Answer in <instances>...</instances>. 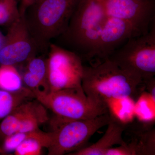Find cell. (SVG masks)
<instances>
[{
  "instance_id": "1",
  "label": "cell",
  "mask_w": 155,
  "mask_h": 155,
  "mask_svg": "<svg viewBox=\"0 0 155 155\" xmlns=\"http://www.w3.org/2000/svg\"><path fill=\"white\" fill-rule=\"evenodd\" d=\"M110 17L103 0H78L67 30L58 38L83 63L95 66L101 38Z\"/></svg>"
},
{
  "instance_id": "2",
  "label": "cell",
  "mask_w": 155,
  "mask_h": 155,
  "mask_svg": "<svg viewBox=\"0 0 155 155\" xmlns=\"http://www.w3.org/2000/svg\"><path fill=\"white\" fill-rule=\"evenodd\" d=\"M82 87L87 96L108 103L112 99H136L145 90V84L108 59L96 66L84 65Z\"/></svg>"
},
{
  "instance_id": "3",
  "label": "cell",
  "mask_w": 155,
  "mask_h": 155,
  "mask_svg": "<svg viewBox=\"0 0 155 155\" xmlns=\"http://www.w3.org/2000/svg\"><path fill=\"white\" fill-rule=\"evenodd\" d=\"M78 0H41L27 9L25 22L41 50H47L51 41L64 34Z\"/></svg>"
},
{
  "instance_id": "4",
  "label": "cell",
  "mask_w": 155,
  "mask_h": 155,
  "mask_svg": "<svg viewBox=\"0 0 155 155\" xmlns=\"http://www.w3.org/2000/svg\"><path fill=\"white\" fill-rule=\"evenodd\" d=\"M111 115L110 112L92 119L69 121L54 116L48 155H69L85 147L95 132L109 124Z\"/></svg>"
},
{
  "instance_id": "5",
  "label": "cell",
  "mask_w": 155,
  "mask_h": 155,
  "mask_svg": "<svg viewBox=\"0 0 155 155\" xmlns=\"http://www.w3.org/2000/svg\"><path fill=\"white\" fill-rule=\"evenodd\" d=\"M36 99L54 116L64 120L92 119L110 112L107 103L87 96L82 88L50 92L39 95Z\"/></svg>"
},
{
  "instance_id": "6",
  "label": "cell",
  "mask_w": 155,
  "mask_h": 155,
  "mask_svg": "<svg viewBox=\"0 0 155 155\" xmlns=\"http://www.w3.org/2000/svg\"><path fill=\"white\" fill-rule=\"evenodd\" d=\"M108 59L144 82L155 77V24L147 33L130 38Z\"/></svg>"
},
{
  "instance_id": "7",
  "label": "cell",
  "mask_w": 155,
  "mask_h": 155,
  "mask_svg": "<svg viewBox=\"0 0 155 155\" xmlns=\"http://www.w3.org/2000/svg\"><path fill=\"white\" fill-rule=\"evenodd\" d=\"M48 49L46 61L50 92L82 88L84 65L80 57L56 44L51 43Z\"/></svg>"
},
{
  "instance_id": "8",
  "label": "cell",
  "mask_w": 155,
  "mask_h": 155,
  "mask_svg": "<svg viewBox=\"0 0 155 155\" xmlns=\"http://www.w3.org/2000/svg\"><path fill=\"white\" fill-rule=\"evenodd\" d=\"M40 48L31 36L24 16L8 27L0 48V65L17 64L26 62L36 56Z\"/></svg>"
},
{
  "instance_id": "9",
  "label": "cell",
  "mask_w": 155,
  "mask_h": 155,
  "mask_svg": "<svg viewBox=\"0 0 155 155\" xmlns=\"http://www.w3.org/2000/svg\"><path fill=\"white\" fill-rule=\"evenodd\" d=\"M110 17L128 23L140 35L155 24V0H103Z\"/></svg>"
},
{
  "instance_id": "10",
  "label": "cell",
  "mask_w": 155,
  "mask_h": 155,
  "mask_svg": "<svg viewBox=\"0 0 155 155\" xmlns=\"http://www.w3.org/2000/svg\"><path fill=\"white\" fill-rule=\"evenodd\" d=\"M127 126L112 114L107 130L101 138L91 145L69 155H105L106 152L115 145H125L127 143L123 140L122 134Z\"/></svg>"
},
{
  "instance_id": "11",
  "label": "cell",
  "mask_w": 155,
  "mask_h": 155,
  "mask_svg": "<svg viewBox=\"0 0 155 155\" xmlns=\"http://www.w3.org/2000/svg\"><path fill=\"white\" fill-rule=\"evenodd\" d=\"M26 63L22 77L26 87L33 92L35 97L49 92L46 59L35 56L31 58Z\"/></svg>"
},
{
  "instance_id": "12",
  "label": "cell",
  "mask_w": 155,
  "mask_h": 155,
  "mask_svg": "<svg viewBox=\"0 0 155 155\" xmlns=\"http://www.w3.org/2000/svg\"><path fill=\"white\" fill-rule=\"evenodd\" d=\"M41 103L35 99L22 103L0 121V141L18 131L22 123L38 108Z\"/></svg>"
},
{
  "instance_id": "13",
  "label": "cell",
  "mask_w": 155,
  "mask_h": 155,
  "mask_svg": "<svg viewBox=\"0 0 155 155\" xmlns=\"http://www.w3.org/2000/svg\"><path fill=\"white\" fill-rule=\"evenodd\" d=\"M35 99V95L27 87H23L21 89L13 92L0 89V121L19 105Z\"/></svg>"
},
{
  "instance_id": "14",
  "label": "cell",
  "mask_w": 155,
  "mask_h": 155,
  "mask_svg": "<svg viewBox=\"0 0 155 155\" xmlns=\"http://www.w3.org/2000/svg\"><path fill=\"white\" fill-rule=\"evenodd\" d=\"M51 138V132H45L40 129L31 131L30 135L14 151V154L41 155L43 149L48 147Z\"/></svg>"
},
{
  "instance_id": "15",
  "label": "cell",
  "mask_w": 155,
  "mask_h": 155,
  "mask_svg": "<svg viewBox=\"0 0 155 155\" xmlns=\"http://www.w3.org/2000/svg\"><path fill=\"white\" fill-rule=\"evenodd\" d=\"M23 86L22 75L14 65H0V89L16 91Z\"/></svg>"
},
{
  "instance_id": "16",
  "label": "cell",
  "mask_w": 155,
  "mask_h": 155,
  "mask_svg": "<svg viewBox=\"0 0 155 155\" xmlns=\"http://www.w3.org/2000/svg\"><path fill=\"white\" fill-rule=\"evenodd\" d=\"M134 134L139 155L155 154V129L130 131Z\"/></svg>"
},
{
  "instance_id": "17",
  "label": "cell",
  "mask_w": 155,
  "mask_h": 155,
  "mask_svg": "<svg viewBox=\"0 0 155 155\" xmlns=\"http://www.w3.org/2000/svg\"><path fill=\"white\" fill-rule=\"evenodd\" d=\"M21 16L17 0H0V26L8 27Z\"/></svg>"
},
{
  "instance_id": "18",
  "label": "cell",
  "mask_w": 155,
  "mask_h": 155,
  "mask_svg": "<svg viewBox=\"0 0 155 155\" xmlns=\"http://www.w3.org/2000/svg\"><path fill=\"white\" fill-rule=\"evenodd\" d=\"M30 132H17L7 137L2 141L1 147L5 154L13 152L17 147L30 135Z\"/></svg>"
},
{
  "instance_id": "19",
  "label": "cell",
  "mask_w": 155,
  "mask_h": 155,
  "mask_svg": "<svg viewBox=\"0 0 155 155\" xmlns=\"http://www.w3.org/2000/svg\"><path fill=\"white\" fill-rule=\"evenodd\" d=\"M41 0H20L19 10L21 16H24L28 8L38 2Z\"/></svg>"
},
{
  "instance_id": "20",
  "label": "cell",
  "mask_w": 155,
  "mask_h": 155,
  "mask_svg": "<svg viewBox=\"0 0 155 155\" xmlns=\"http://www.w3.org/2000/svg\"><path fill=\"white\" fill-rule=\"evenodd\" d=\"M145 82V89L148 92L153 102L155 103V78H153Z\"/></svg>"
},
{
  "instance_id": "21",
  "label": "cell",
  "mask_w": 155,
  "mask_h": 155,
  "mask_svg": "<svg viewBox=\"0 0 155 155\" xmlns=\"http://www.w3.org/2000/svg\"><path fill=\"white\" fill-rule=\"evenodd\" d=\"M4 39H5V35L0 31V48L2 45Z\"/></svg>"
},
{
  "instance_id": "22",
  "label": "cell",
  "mask_w": 155,
  "mask_h": 155,
  "mask_svg": "<svg viewBox=\"0 0 155 155\" xmlns=\"http://www.w3.org/2000/svg\"><path fill=\"white\" fill-rule=\"evenodd\" d=\"M0 154H6L5 153L4 151V150L0 146Z\"/></svg>"
}]
</instances>
